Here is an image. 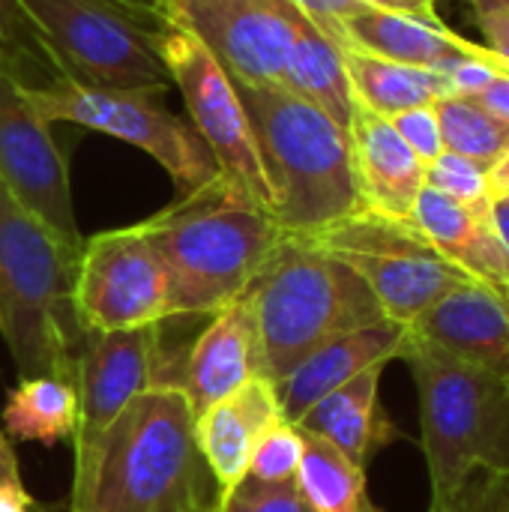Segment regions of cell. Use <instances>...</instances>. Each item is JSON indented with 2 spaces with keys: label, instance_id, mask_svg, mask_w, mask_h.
<instances>
[{
  "label": "cell",
  "instance_id": "6da1fadb",
  "mask_svg": "<svg viewBox=\"0 0 509 512\" xmlns=\"http://www.w3.org/2000/svg\"><path fill=\"white\" fill-rule=\"evenodd\" d=\"M72 462L63 512H213L219 501L195 411L174 387L135 396Z\"/></svg>",
  "mask_w": 509,
  "mask_h": 512
},
{
  "label": "cell",
  "instance_id": "7a4b0ae2",
  "mask_svg": "<svg viewBox=\"0 0 509 512\" xmlns=\"http://www.w3.org/2000/svg\"><path fill=\"white\" fill-rule=\"evenodd\" d=\"M138 225L162 261L174 318H210L240 300L282 240L273 213L222 174Z\"/></svg>",
  "mask_w": 509,
  "mask_h": 512
},
{
  "label": "cell",
  "instance_id": "3957f363",
  "mask_svg": "<svg viewBox=\"0 0 509 512\" xmlns=\"http://www.w3.org/2000/svg\"><path fill=\"white\" fill-rule=\"evenodd\" d=\"M81 249L54 234L0 180V336L21 378L51 375L75 384L90 336L72 291Z\"/></svg>",
  "mask_w": 509,
  "mask_h": 512
},
{
  "label": "cell",
  "instance_id": "277c9868",
  "mask_svg": "<svg viewBox=\"0 0 509 512\" xmlns=\"http://www.w3.org/2000/svg\"><path fill=\"white\" fill-rule=\"evenodd\" d=\"M237 90L252 120L282 234L309 237L363 210L348 129L279 84H237Z\"/></svg>",
  "mask_w": 509,
  "mask_h": 512
},
{
  "label": "cell",
  "instance_id": "5b68a950",
  "mask_svg": "<svg viewBox=\"0 0 509 512\" xmlns=\"http://www.w3.org/2000/svg\"><path fill=\"white\" fill-rule=\"evenodd\" d=\"M261 348L264 378L279 384L321 345L387 321L366 282L318 246L282 234L243 291Z\"/></svg>",
  "mask_w": 509,
  "mask_h": 512
},
{
  "label": "cell",
  "instance_id": "8992f818",
  "mask_svg": "<svg viewBox=\"0 0 509 512\" xmlns=\"http://www.w3.org/2000/svg\"><path fill=\"white\" fill-rule=\"evenodd\" d=\"M420 399V447L432 504H444L477 471L509 477V384L408 330L402 357Z\"/></svg>",
  "mask_w": 509,
  "mask_h": 512
},
{
  "label": "cell",
  "instance_id": "52a82bcc",
  "mask_svg": "<svg viewBox=\"0 0 509 512\" xmlns=\"http://www.w3.org/2000/svg\"><path fill=\"white\" fill-rule=\"evenodd\" d=\"M57 78L96 90L171 87L159 36L165 18L144 0H15Z\"/></svg>",
  "mask_w": 509,
  "mask_h": 512
},
{
  "label": "cell",
  "instance_id": "ba28073f",
  "mask_svg": "<svg viewBox=\"0 0 509 512\" xmlns=\"http://www.w3.org/2000/svg\"><path fill=\"white\" fill-rule=\"evenodd\" d=\"M162 93V87L96 90L63 78L45 87L27 84V99L45 123H75L120 138L156 159L174 180L177 195H189L213 183L219 165L195 126L165 108Z\"/></svg>",
  "mask_w": 509,
  "mask_h": 512
},
{
  "label": "cell",
  "instance_id": "9c48e42d",
  "mask_svg": "<svg viewBox=\"0 0 509 512\" xmlns=\"http://www.w3.org/2000/svg\"><path fill=\"white\" fill-rule=\"evenodd\" d=\"M300 240L351 267L366 282L387 321L402 327H411L438 300L471 282L414 222L387 219L369 210H357Z\"/></svg>",
  "mask_w": 509,
  "mask_h": 512
},
{
  "label": "cell",
  "instance_id": "30bf717a",
  "mask_svg": "<svg viewBox=\"0 0 509 512\" xmlns=\"http://www.w3.org/2000/svg\"><path fill=\"white\" fill-rule=\"evenodd\" d=\"M159 51L171 84L186 102L189 123L216 156L219 174L273 213V192L237 81L192 33L177 24H162Z\"/></svg>",
  "mask_w": 509,
  "mask_h": 512
},
{
  "label": "cell",
  "instance_id": "8fae6325",
  "mask_svg": "<svg viewBox=\"0 0 509 512\" xmlns=\"http://www.w3.org/2000/svg\"><path fill=\"white\" fill-rule=\"evenodd\" d=\"M72 306L87 333H126L174 318L162 261L138 222L84 240Z\"/></svg>",
  "mask_w": 509,
  "mask_h": 512
},
{
  "label": "cell",
  "instance_id": "7c38bea8",
  "mask_svg": "<svg viewBox=\"0 0 509 512\" xmlns=\"http://www.w3.org/2000/svg\"><path fill=\"white\" fill-rule=\"evenodd\" d=\"M189 342L180 345L171 339V318L165 324L126 333H90L75 366L78 432L72 438V456L84 453L144 390H177Z\"/></svg>",
  "mask_w": 509,
  "mask_h": 512
},
{
  "label": "cell",
  "instance_id": "4fadbf2b",
  "mask_svg": "<svg viewBox=\"0 0 509 512\" xmlns=\"http://www.w3.org/2000/svg\"><path fill=\"white\" fill-rule=\"evenodd\" d=\"M168 24L192 33L237 81L270 87L282 81L303 15L291 0H156Z\"/></svg>",
  "mask_w": 509,
  "mask_h": 512
},
{
  "label": "cell",
  "instance_id": "5bb4252c",
  "mask_svg": "<svg viewBox=\"0 0 509 512\" xmlns=\"http://www.w3.org/2000/svg\"><path fill=\"white\" fill-rule=\"evenodd\" d=\"M0 180L6 189L36 213L54 234L72 246H84L66 153L60 150L51 123H45L27 99L12 60L0 57Z\"/></svg>",
  "mask_w": 509,
  "mask_h": 512
},
{
  "label": "cell",
  "instance_id": "9a60e30c",
  "mask_svg": "<svg viewBox=\"0 0 509 512\" xmlns=\"http://www.w3.org/2000/svg\"><path fill=\"white\" fill-rule=\"evenodd\" d=\"M333 39L342 48H357L375 57L426 66V69H447L456 60H486L498 72L509 75V63L501 60L486 45L456 33L441 21L438 12H402V9H363L348 15Z\"/></svg>",
  "mask_w": 509,
  "mask_h": 512
},
{
  "label": "cell",
  "instance_id": "2e32d148",
  "mask_svg": "<svg viewBox=\"0 0 509 512\" xmlns=\"http://www.w3.org/2000/svg\"><path fill=\"white\" fill-rule=\"evenodd\" d=\"M255 378H264L258 330L246 297H240L216 315L204 318L201 330L192 336L183 354L177 390L186 396L198 417Z\"/></svg>",
  "mask_w": 509,
  "mask_h": 512
},
{
  "label": "cell",
  "instance_id": "e0dca14e",
  "mask_svg": "<svg viewBox=\"0 0 509 512\" xmlns=\"http://www.w3.org/2000/svg\"><path fill=\"white\" fill-rule=\"evenodd\" d=\"M348 138L363 210L411 222L414 204L426 189L423 159L405 144L390 117L372 114L360 105L354 108Z\"/></svg>",
  "mask_w": 509,
  "mask_h": 512
},
{
  "label": "cell",
  "instance_id": "ac0fdd59",
  "mask_svg": "<svg viewBox=\"0 0 509 512\" xmlns=\"http://www.w3.org/2000/svg\"><path fill=\"white\" fill-rule=\"evenodd\" d=\"M411 222L471 282L509 297V249L492 222L489 198L459 204L435 189H423Z\"/></svg>",
  "mask_w": 509,
  "mask_h": 512
},
{
  "label": "cell",
  "instance_id": "d6986e66",
  "mask_svg": "<svg viewBox=\"0 0 509 512\" xmlns=\"http://www.w3.org/2000/svg\"><path fill=\"white\" fill-rule=\"evenodd\" d=\"M282 420L276 384L270 378L243 384L195 417V441L216 480L219 498L234 492L249 477V462L258 441Z\"/></svg>",
  "mask_w": 509,
  "mask_h": 512
},
{
  "label": "cell",
  "instance_id": "ffe728a7",
  "mask_svg": "<svg viewBox=\"0 0 509 512\" xmlns=\"http://www.w3.org/2000/svg\"><path fill=\"white\" fill-rule=\"evenodd\" d=\"M408 330L509 384V312L501 294L468 282L438 300Z\"/></svg>",
  "mask_w": 509,
  "mask_h": 512
},
{
  "label": "cell",
  "instance_id": "44dd1931",
  "mask_svg": "<svg viewBox=\"0 0 509 512\" xmlns=\"http://www.w3.org/2000/svg\"><path fill=\"white\" fill-rule=\"evenodd\" d=\"M405 339H408V327L381 321L321 345L291 375H285L276 384L282 417L288 423H300L312 405H318L324 396H330L360 372L399 360Z\"/></svg>",
  "mask_w": 509,
  "mask_h": 512
},
{
  "label": "cell",
  "instance_id": "7402d4cb",
  "mask_svg": "<svg viewBox=\"0 0 509 512\" xmlns=\"http://www.w3.org/2000/svg\"><path fill=\"white\" fill-rule=\"evenodd\" d=\"M387 366H372L312 405L300 423L303 432L318 435L336 447L357 468H369L372 456L399 438L387 411L381 408V375Z\"/></svg>",
  "mask_w": 509,
  "mask_h": 512
},
{
  "label": "cell",
  "instance_id": "603a6c76",
  "mask_svg": "<svg viewBox=\"0 0 509 512\" xmlns=\"http://www.w3.org/2000/svg\"><path fill=\"white\" fill-rule=\"evenodd\" d=\"M279 87L312 102L327 117H333L342 129L351 126L357 102L345 72L342 45L306 18L297 27V39L288 51Z\"/></svg>",
  "mask_w": 509,
  "mask_h": 512
},
{
  "label": "cell",
  "instance_id": "cb8c5ba5",
  "mask_svg": "<svg viewBox=\"0 0 509 512\" xmlns=\"http://www.w3.org/2000/svg\"><path fill=\"white\" fill-rule=\"evenodd\" d=\"M342 57L354 102L372 114L396 117L408 108L432 105L441 96H450L444 72L375 57L357 48H342Z\"/></svg>",
  "mask_w": 509,
  "mask_h": 512
},
{
  "label": "cell",
  "instance_id": "d4e9b609",
  "mask_svg": "<svg viewBox=\"0 0 509 512\" xmlns=\"http://www.w3.org/2000/svg\"><path fill=\"white\" fill-rule=\"evenodd\" d=\"M3 432L9 441H30L54 447L78 432V390L69 381L51 375L21 378L3 405Z\"/></svg>",
  "mask_w": 509,
  "mask_h": 512
},
{
  "label": "cell",
  "instance_id": "484cf974",
  "mask_svg": "<svg viewBox=\"0 0 509 512\" xmlns=\"http://www.w3.org/2000/svg\"><path fill=\"white\" fill-rule=\"evenodd\" d=\"M303 462L297 471V489L312 512H384L366 486V471L345 459L336 447L318 435L303 432Z\"/></svg>",
  "mask_w": 509,
  "mask_h": 512
},
{
  "label": "cell",
  "instance_id": "4316f807",
  "mask_svg": "<svg viewBox=\"0 0 509 512\" xmlns=\"http://www.w3.org/2000/svg\"><path fill=\"white\" fill-rule=\"evenodd\" d=\"M444 150L492 168L509 150V120L495 117L474 96H441L435 102Z\"/></svg>",
  "mask_w": 509,
  "mask_h": 512
},
{
  "label": "cell",
  "instance_id": "83f0119b",
  "mask_svg": "<svg viewBox=\"0 0 509 512\" xmlns=\"http://www.w3.org/2000/svg\"><path fill=\"white\" fill-rule=\"evenodd\" d=\"M303 429L282 420L276 423L255 447L252 462H249V477L258 483H297V471L303 462Z\"/></svg>",
  "mask_w": 509,
  "mask_h": 512
},
{
  "label": "cell",
  "instance_id": "f1b7e54d",
  "mask_svg": "<svg viewBox=\"0 0 509 512\" xmlns=\"http://www.w3.org/2000/svg\"><path fill=\"white\" fill-rule=\"evenodd\" d=\"M486 171L483 165L444 150L426 165V189H435L459 204H480L486 201Z\"/></svg>",
  "mask_w": 509,
  "mask_h": 512
},
{
  "label": "cell",
  "instance_id": "f546056e",
  "mask_svg": "<svg viewBox=\"0 0 509 512\" xmlns=\"http://www.w3.org/2000/svg\"><path fill=\"white\" fill-rule=\"evenodd\" d=\"M297 12L312 21L318 30H324L330 39L336 27L363 9H402V12H438V0H291Z\"/></svg>",
  "mask_w": 509,
  "mask_h": 512
},
{
  "label": "cell",
  "instance_id": "4dcf8cb0",
  "mask_svg": "<svg viewBox=\"0 0 509 512\" xmlns=\"http://www.w3.org/2000/svg\"><path fill=\"white\" fill-rule=\"evenodd\" d=\"M213 512H306L297 483H258L246 477L234 492L222 495Z\"/></svg>",
  "mask_w": 509,
  "mask_h": 512
},
{
  "label": "cell",
  "instance_id": "1f68e13d",
  "mask_svg": "<svg viewBox=\"0 0 509 512\" xmlns=\"http://www.w3.org/2000/svg\"><path fill=\"white\" fill-rule=\"evenodd\" d=\"M429 512H509V477L477 471L456 489V495L429 507Z\"/></svg>",
  "mask_w": 509,
  "mask_h": 512
},
{
  "label": "cell",
  "instance_id": "d6a6232c",
  "mask_svg": "<svg viewBox=\"0 0 509 512\" xmlns=\"http://www.w3.org/2000/svg\"><path fill=\"white\" fill-rule=\"evenodd\" d=\"M396 132L405 138V144L423 159V165H429L435 156L444 153V138H441V126H438V114H435V102L432 105H420V108H408L396 117H390Z\"/></svg>",
  "mask_w": 509,
  "mask_h": 512
},
{
  "label": "cell",
  "instance_id": "836d02e7",
  "mask_svg": "<svg viewBox=\"0 0 509 512\" xmlns=\"http://www.w3.org/2000/svg\"><path fill=\"white\" fill-rule=\"evenodd\" d=\"M471 18L483 33V45L509 63V0H465Z\"/></svg>",
  "mask_w": 509,
  "mask_h": 512
},
{
  "label": "cell",
  "instance_id": "e575fe53",
  "mask_svg": "<svg viewBox=\"0 0 509 512\" xmlns=\"http://www.w3.org/2000/svg\"><path fill=\"white\" fill-rule=\"evenodd\" d=\"M27 24L18 12L15 0H0V57L3 60H18L24 57V45H27Z\"/></svg>",
  "mask_w": 509,
  "mask_h": 512
},
{
  "label": "cell",
  "instance_id": "d590c367",
  "mask_svg": "<svg viewBox=\"0 0 509 512\" xmlns=\"http://www.w3.org/2000/svg\"><path fill=\"white\" fill-rule=\"evenodd\" d=\"M0 512H63V504L45 507L24 489L21 480H0Z\"/></svg>",
  "mask_w": 509,
  "mask_h": 512
},
{
  "label": "cell",
  "instance_id": "8d00e7d4",
  "mask_svg": "<svg viewBox=\"0 0 509 512\" xmlns=\"http://www.w3.org/2000/svg\"><path fill=\"white\" fill-rule=\"evenodd\" d=\"M474 99H477L483 108H489L495 117L509 120V75H495Z\"/></svg>",
  "mask_w": 509,
  "mask_h": 512
},
{
  "label": "cell",
  "instance_id": "74e56055",
  "mask_svg": "<svg viewBox=\"0 0 509 512\" xmlns=\"http://www.w3.org/2000/svg\"><path fill=\"white\" fill-rule=\"evenodd\" d=\"M486 195L492 201H509V150L486 171Z\"/></svg>",
  "mask_w": 509,
  "mask_h": 512
},
{
  "label": "cell",
  "instance_id": "f35d334b",
  "mask_svg": "<svg viewBox=\"0 0 509 512\" xmlns=\"http://www.w3.org/2000/svg\"><path fill=\"white\" fill-rule=\"evenodd\" d=\"M0 480H21L15 450H12V444H9L3 429H0Z\"/></svg>",
  "mask_w": 509,
  "mask_h": 512
},
{
  "label": "cell",
  "instance_id": "ab89813d",
  "mask_svg": "<svg viewBox=\"0 0 509 512\" xmlns=\"http://www.w3.org/2000/svg\"><path fill=\"white\" fill-rule=\"evenodd\" d=\"M489 210H492V222H495L504 246L509 249V201H492L489 198Z\"/></svg>",
  "mask_w": 509,
  "mask_h": 512
},
{
  "label": "cell",
  "instance_id": "60d3db41",
  "mask_svg": "<svg viewBox=\"0 0 509 512\" xmlns=\"http://www.w3.org/2000/svg\"><path fill=\"white\" fill-rule=\"evenodd\" d=\"M144 3H150V6H156V0H144ZM159 12V9H156Z\"/></svg>",
  "mask_w": 509,
  "mask_h": 512
},
{
  "label": "cell",
  "instance_id": "b9f144b4",
  "mask_svg": "<svg viewBox=\"0 0 509 512\" xmlns=\"http://www.w3.org/2000/svg\"><path fill=\"white\" fill-rule=\"evenodd\" d=\"M504 306H507V312H509V297H504Z\"/></svg>",
  "mask_w": 509,
  "mask_h": 512
},
{
  "label": "cell",
  "instance_id": "7bdbcfd3",
  "mask_svg": "<svg viewBox=\"0 0 509 512\" xmlns=\"http://www.w3.org/2000/svg\"><path fill=\"white\" fill-rule=\"evenodd\" d=\"M306 512H312V510H309V507H306Z\"/></svg>",
  "mask_w": 509,
  "mask_h": 512
}]
</instances>
